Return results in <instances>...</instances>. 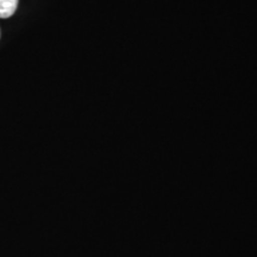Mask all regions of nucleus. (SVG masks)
I'll return each instance as SVG.
<instances>
[{
    "mask_svg": "<svg viewBox=\"0 0 257 257\" xmlns=\"http://www.w3.org/2000/svg\"><path fill=\"white\" fill-rule=\"evenodd\" d=\"M18 8V0H0V18L6 19L15 15Z\"/></svg>",
    "mask_w": 257,
    "mask_h": 257,
    "instance_id": "1",
    "label": "nucleus"
}]
</instances>
